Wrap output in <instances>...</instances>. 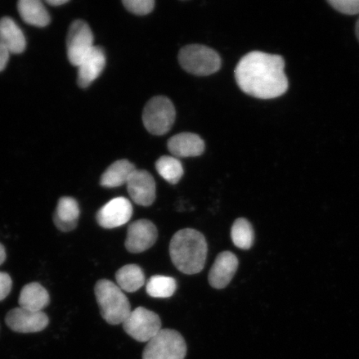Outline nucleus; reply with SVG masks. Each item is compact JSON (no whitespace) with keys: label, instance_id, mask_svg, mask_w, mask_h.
Here are the masks:
<instances>
[{"label":"nucleus","instance_id":"nucleus-1","mask_svg":"<svg viewBox=\"0 0 359 359\" xmlns=\"http://www.w3.org/2000/svg\"><path fill=\"white\" fill-rule=\"evenodd\" d=\"M235 77L242 91L259 100L279 97L289 87L284 58L263 52H251L242 57Z\"/></svg>","mask_w":359,"mask_h":359},{"label":"nucleus","instance_id":"nucleus-2","mask_svg":"<svg viewBox=\"0 0 359 359\" xmlns=\"http://www.w3.org/2000/svg\"><path fill=\"white\" fill-rule=\"evenodd\" d=\"M170 255L178 271L187 275H195L205 267L208 257V243L201 232L183 229L172 237Z\"/></svg>","mask_w":359,"mask_h":359},{"label":"nucleus","instance_id":"nucleus-3","mask_svg":"<svg viewBox=\"0 0 359 359\" xmlns=\"http://www.w3.org/2000/svg\"><path fill=\"white\" fill-rule=\"evenodd\" d=\"M94 291L104 320L111 325L123 324L132 312L131 304L118 285L109 280H101Z\"/></svg>","mask_w":359,"mask_h":359},{"label":"nucleus","instance_id":"nucleus-4","mask_svg":"<svg viewBox=\"0 0 359 359\" xmlns=\"http://www.w3.org/2000/svg\"><path fill=\"white\" fill-rule=\"evenodd\" d=\"M179 62L184 69L197 76L212 75L221 69L217 52L204 45H187L179 53Z\"/></svg>","mask_w":359,"mask_h":359},{"label":"nucleus","instance_id":"nucleus-5","mask_svg":"<svg viewBox=\"0 0 359 359\" xmlns=\"http://www.w3.org/2000/svg\"><path fill=\"white\" fill-rule=\"evenodd\" d=\"M187 344L182 335L173 330H161L147 342L142 359H185Z\"/></svg>","mask_w":359,"mask_h":359},{"label":"nucleus","instance_id":"nucleus-6","mask_svg":"<svg viewBox=\"0 0 359 359\" xmlns=\"http://www.w3.org/2000/svg\"><path fill=\"white\" fill-rule=\"evenodd\" d=\"M175 119L176 110L174 105L168 97L163 96L151 98L143 110V124L148 132L156 136L168 133Z\"/></svg>","mask_w":359,"mask_h":359},{"label":"nucleus","instance_id":"nucleus-7","mask_svg":"<svg viewBox=\"0 0 359 359\" xmlns=\"http://www.w3.org/2000/svg\"><path fill=\"white\" fill-rule=\"evenodd\" d=\"M123 325L126 333L141 343L149 342L161 330L160 317L143 307L130 313Z\"/></svg>","mask_w":359,"mask_h":359},{"label":"nucleus","instance_id":"nucleus-8","mask_svg":"<svg viewBox=\"0 0 359 359\" xmlns=\"http://www.w3.org/2000/svg\"><path fill=\"white\" fill-rule=\"evenodd\" d=\"M93 48V35L87 22L83 20L74 22L67 38V57L71 64L79 67Z\"/></svg>","mask_w":359,"mask_h":359},{"label":"nucleus","instance_id":"nucleus-9","mask_svg":"<svg viewBox=\"0 0 359 359\" xmlns=\"http://www.w3.org/2000/svg\"><path fill=\"white\" fill-rule=\"evenodd\" d=\"M48 322L47 314L43 311L33 312L20 307L11 309L6 318L8 327L21 334L43 331L46 329Z\"/></svg>","mask_w":359,"mask_h":359},{"label":"nucleus","instance_id":"nucleus-10","mask_svg":"<svg viewBox=\"0 0 359 359\" xmlns=\"http://www.w3.org/2000/svg\"><path fill=\"white\" fill-rule=\"evenodd\" d=\"M157 237L158 231L154 223L145 219H138L130 224L125 246L131 253L144 252L154 246Z\"/></svg>","mask_w":359,"mask_h":359},{"label":"nucleus","instance_id":"nucleus-11","mask_svg":"<svg viewBox=\"0 0 359 359\" xmlns=\"http://www.w3.org/2000/svg\"><path fill=\"white\" fill-rule=\"evenodd\" d=\"M133 208L131 202L124 197L111 200L98 210L96 219L98 224L105 229L123 226L132 218Z\"/></svg>","mask_w":359,"mask_h":359},{"label":"nucleus","instance_id":"nucleus-12","mask_svg":"<svg viewBox=\"0 0 359 359\" xmlns=\"http://www.w3.org/2000/svg\"><path fill=\"white\" fill-rule=\"evenodd\" d=\"M128 191L135 203L150 206L156 199L154 178L145 170H135L127 182Z\"/></svg>","mask_w":359,"mask_h":359},{"label":"nucleus","instance_id":"nucleus-13","mask_svg":"<svg viewBox=\"0 0 359 359\" xmlns=\"http://www.w3.org/2000/svg\"><path fill=\"white\" fill-rule=\"evenodd\" d=\"M239 266L236 255L230 251L219 253L209 273L210 285L215 289L222 290L230 284Z\"/></svg>","mask_w":359,"mask_h":359},{"label":"nucleus","instance_id":"nucleus-14","mask_svg":"<svg viewBox=\"0 0 359 359\" xmlns=\"http://www.w3.org/2000/svg\"><path fill=\"white\" fill-rule=\"evenodd\" d=\"M106 65V56L103 49L94 46L93 50L79 65L78 83L81 88H88L95 81Z\"/></svg>","mask_w":359,"mask_h":359},{"label":"nucleus","instance_id":"nucleus-15","mask_svg":"<svg viewBox=\"0 0 359 359\" xmlns=\"http://www.w3.org/2000/svg\"><path fill=\"white\" fill-rule=\"evenodd\" d=\"M168 150L175 157L198 156L205 151L204 141L198 135L182 133L169 139Z\"/></svg>","mask_w":359,"mask_h":359},{"label":"nucleus","instance_id":"nucleus-16","mask_svg":"<svg viewBox=\"0 0 359 359\" xmlns=\"http://www.w3.org/2000/svg\"><path fill=\"white\" fill-rule=\"evenodd\" d=\"M80 215L79 205L72 197H62L58 201L53 221L60 231L69 232L78 226Z\"/></svg>","mask_w":359,"mask_h":359},{"label":"nucleus","instance_id":"nucleus-17","mask_svg":"<svg viewBox=\"0 0 359 359\" xmlns=\"http://www.w3.org/2000/svg\"><path fill=\"white\" fill-rule=\"evenodd\" d=\"M0 43L11 53H21L25 51V35L11 18L6 17L0 20Z\"/></svg>","mask_w":359,"mask_h":359},{"label":"nucleus","instance_id":"nucleus-18","mask_svg":"<svg viewBox=\"0 0 359 359\" xmlns=\"http://www.w3.org/2000/svg\"><path fill=\"white\" fill-rule=\"evenodd\" d=\"M50 302L46 289L39 283H30L22 288L19 299L20 307L33 312L42 311Z\"/></svg>","mask_w":359,"mask_h":359},{"label":"nucleus","instance_id":"nucleus-19","mask_svg":"<svg viewBox=\"0 0 359 359\" xmlns=\"http://www.w3.org/2000/svg\"><path fill=\"white\" fill-rule=\"evenodd\" d=\"M135 170V165L128 160L116 161L102 174L101 185L107 188L123 186L127 184Z\"/></svg>","mask_w":359,"mask_h":359},{"label":"nucleus","instance_id":"nucleus-20","mask_svg":"<svg viewBox=\"0 0 359 359\" xmlns=\"http://www.w3.org/2000/svg\"><path fill=\"white\" fill-rule=\"evenodd\" d=\"M18 11L22 19L29 25L45 27L50 22V16L39 0H21L18 4Z\"/></svg>","mask_w":359,"mask_h":359},{"label":"nucleus","instance_id":"nucleus-21","mask_svg":"<svg viewBox=\"0 0 359 359\" xmlns=\"http://www.w3.org/2000/svg\"><path fill=\"white\" fill-rule=\"evenodd\" d=\"M116 280L119 288L128 293H133L145 285V273L137 264H127L116 273Z\"/></svg>","mask_w":359,"mask_h":359},{"label":"nucleus","instance_id":"nucleus-22","mask_svg":"<svg viewBox=\"0 0 359 359\" xmlns=\"http://www.w3.org/2000/svg\"><path fill=\"white\" fill-rule=\"evenodd\" d=\"M156 169L161 177L172 185L177 184L184 174L181 161L175 156H161L156 163Z\"/></svg>","mask_w":359,"mask_h":359},{"label":"nucleus","instance_id":"nucleus-23","mask_svg":"<svg viewBox=\"0 0 359 359\" xmlns=\"http://www.w3.org/2000/svg\"><path fill=\"white\" fill-rule=\"evenodd\" d=\"M177 281L172 277L154 276L147 283V293L154 298H169L177 290Z\"/></svg>","mask_w":359,"mask_h":359},{"label":"nucleus","instance_id":"nucleus-24","mask_svg":"<svg viewBox=\"0 0 359 359\" xmlns=\"http://www.w3.org/2000/svg\"><path fill=\"white\" fill-rule=\"evenodd\" d=\"M233 243L241 250H249L253 245L255 233L252 226L245 218L237 219L231 227Z\"/></svg>","mask_w":359,"mask_h":359},{"label":"nucleus","instance_id":"nucleus-25","mask_svg":"<svg viewBox=\"0 0 359 359\" xmlns=\"http://www.w3.org/2000/svg\"><path fill=\"white\" fill-rule=\"evenodd\" d=\"M124 6L129 12L137 15H146L154 11V0H124Z\"/></svg>","mask_w":359,"mask_h":359},{"label":"nucleus","instance_id":"nucleus-26","mask_svg":"<svg viewBox=\"0 0 359 359\" xmlns=\"http://www.w3.org/2000/svg\"><path fill=\"white\" fill-rule=\"evenodd\" d=\"M332 7L345 15H354L359 13V0H330Z\"/></svg>","mask_w":359,"mask_h":359},{"label":"nucleus","instance_id":"nucleus-27","mask_svg":"<svg viewBox=\"0 0 359 359\" xmlns=\"http://www.w3.org/2000/svg\"><path fill=\"white\" fill-rule=\"evenodd\" d=\"M12 289V279L7 273L0 271V302L10 294Z\"/></svg>","mask_w":359,"mask_h":359},{"label":"nucleus","instance_id":"nucleus-28","mask_svg":"<svg viewBox=\"0 0 359 359\" xmlns=\"http://www.w3.org/2000/svg\"><path fill=\"white\" fill-rule=\"evenodd\" d=\"M10 53H11L0 43V72L6 69L8 57H10Z\"/></svg>","mask_w":359,"mask_h":359},{"label":"nucleus","instance_id":"nucleus-29","mask_svg":"<svg viewBox=\"0 0 359 359\" xmlns=\"http://www.w3.org/2000/svg\"><path fill=\"white\" fill-rule=\"evenodd\" d=\"M6 249H4V245L0 243V266L6 262Z\"/></svg>","mask_w":359,"mask_h":359},{"label":"nucleus","instance_id":"nucleus-30","mask_svg":"<svg viewBox=\"0 0 359 359\" xmlns=\"http://www.w3.org/2000/svg\"><path fill=\"white\" fill-rule=\"evenodd\" d=\"M67 2H69L67 0H48V4L53 6H62V4H67Z\"/></svg>","mask_w":359,"mask_h":359},{"label":"nucleus","instance_id":"nucleus-31","mask_svg":"<svg viewBox=\"0 0 359 359\" xmlns=\"http://www.w3.org/2000/svg\"><path fill=\"white\" fill-rule=\"evenodd\" d=\"M356 35H357V38L359 40V19L357 22V25H356Z\"/></svg>","mask_w":359,"mask_h":359}]
</instances>
